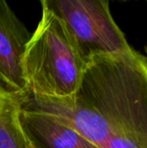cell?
Listing matches in <instances>:
<instances>
[{
    "label": "cell",
    "instance_id": "7a4b0ae2",
    "mask_svg": "<svg viewBox=\"0 0 147 148\" xmlns=\"http://www.w3.org/2000/svg\"><path fill=\"white\" fill-rule=\"evenodd\" d=\"M40 21L28 41L22 71L29 96L75 100L87 61L66 23L41 1Z\"/></svg>",
    "mask_w": 147,
    "mask_h": 148
},
{
    "label": "cell",
    "instance_id": "52a82bcc",
    "mask_svg": "<svg viewBox=\"0 0 147 148\" xmlns=\"http://www.w3.org/2000/svg\"><path fill=\"white\" fill-rule=\"evenodd\" d=\"M28 96L9 89L0 81V148H26L21 114Z\"/></svg>",
    "mask_w": 147,
    "mask_h": 148
},
{
    "label": "cell",
    "instance_id": "8992f818",
    "mask_svg": "<svg viewBox=\"0 0 147 148\" xmlns=\"http://www.w3.org/2000/svg\"><path fill=\"white\" fill-rule=\"evenodd\" d=\"M21 121L27 138L38 148H100L52 115L26 103Z\"/></svg>",
    "mask_w": 147,
    "mask_h": 148
},
{
    "label": "cell",
    "instance_id": "277c9868",
    "mask_svg": "<svg viewBox=\"0 0 147 148\" xmlns=\"http://www.w3.org/2000/svg\"><path fill=\"white\" fill-rule=\"evenodd\" d=\"M31 33L9 3L0 0V81L10 90L29 95L22 71V59Z\"/></svg>",
    "mask_w": 147,
    "mask_h": 148
},
{
    "label": "cell",
    "instance_id": "9c48e42d",
    "mask_svg": "<svg viewBox=\"0 0 147 148\" xmlns=\"http://www.w3.org/2000/svg\"><path fill=\"white\" fill-rule=\"evenodd\" d=\"M145 52H146V55L145 56L147 57V44L146 45V47H145Z\"/></svg>",
    "mask_w": 147,
    "mask_h": 148
},
{
    "label": "cell",
    "instance_id": "ba28073f",
    "mask_svg": "<svg viewBox=\"0 0 147 148\" xmlns=\"http://www.w3.org/2000/svg\"><path fill=\"white\" fill-rule=\"evenodd\" d=\"M27 137V136H26ZM26 148H38L34 143H32L28 138H27V145H26Z\"/></svg>",
    "mask_w": 147,
    "mask_h": 148
},
{
    "label": "cell",
    "instance_id": "6da1fadb",
    "mask_svg": "<svg viewBox=\"0 0 147 148\" xmlns=\"http://www.w3.org/2000/svg\"><path fill=\"white\" fill-rule=\"evenodd\" d=\"M76 98L94 108L110 132L107 148H147V57L133 49L87 62Z\"/></svg>",
    "mask_w": 147,
    "mask_h": 148
},
{
    "label": "cell",
    "instance_id": "5b68a950",
    "mask_svg": "<svg viewBox=\"0 0 147 148\" xmlns=\"http://www.w3.org/2000/svg\"><path fill=\"white\" fill-rule=\"evenodd\" d=\"M28 106L45 112L76 131L100 148H107L110 132L101 116L82 101L28 96Z\"/></svg>",
    "mask_w": 147,
    "mask_h": 148
},
{
    "label": "cell",
    "instance_id": "3957f363",
    "mask_svg": "<svg viewBox=\"0 0 147 148\" xmlns=\"http://www.w3.org/2000/svg\"><path fill=\"white\" fill-rule=\"evenodd\" d=\"M66 23L88 62L97 55H117L133 49L114 21L107 0H45Z\"/></svg>",
    "mask_w": 147,
    "mask_h": 148
}]
</instances>
